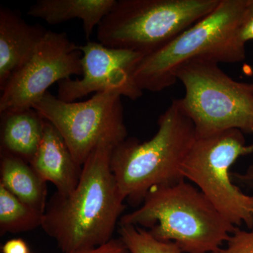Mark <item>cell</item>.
<instances>
[{"label":"cell","instance_id":"obj_16","mask_svg":"<svg viewBox=\"0 0 253 253\" xmlns=\"http://www.w3.org/2000/svg\"><path fill=\"white\" fill-rule=\"evenodd\" d=\"M44 213L20 201L0 184V234H17L42 226Z\"/></svg>","mask_w":253,"mask_h":253},{"label":"cell","instance_id":"obj_3","mask_svg":"<svg viewBox=\"0 0 253 253\" xmlns=\"http://www.w3.org/2000/svg\"><path fill=\"white\" fill-rule=\"evenodd\" d=\"M158 131L150 140L141 142L126 138L115 146L111 168L126 201L142 204L156 186L184 180L181 167L196 139L195 126L179 99L159 116Z\"/></svg>","mask_w":253,"mask_h":253},{"label":"cell","instance_id":"obj_15","mask_svg":"<svg viewBox=\"0 0 253 253\" xmlns=\"http://www.w3.org/2000/svg\"><path fill=\"white\" fill-rule=\"evenodd\" d=\"M0 184L20 201L44 213L46 182L37 174L30 163L11 154L1 153Z\"/></svg>","mask_w":253,"mask_h":253},{"label":"cell","instance_id":"obj_6","mask_svg":"<svg viewBox=\"0 0 253 253\" xmlns=\"http://www.w3.org/2000/svg\"><path fill=\"white\" fill-rule=\"evenodd\" d=\"M185 94L179 99L196 137L229 129L253 134V83L232 79L218 63L194 60L176 73Z\"/></svg>","mask_w":253,"mask_h":253},{"label":"cell","instance_id":"obj_8","mask_svg":"<svg viewBox=\"0 0 253 253\" xmlns=\"http://www.w3.org/2000/svg\"><path fill=\"white\" fill-rule=\"evenodd\" d=\"M121 96L119 91L107 90L95 93L86 101L66 102L47 91L33 109L59 131L83 166L104 138H127Z\"/></svg>","mask_w":253,"mask_h":253},{"label":"cell","instance_id":"obj_14","mask_svg":"<svg viewBox=\"0 0 253 253\" xmlns=\"http://www.w3.org/2000/svg\"><path fill=\"white\" fill-rule=\"evenodd\" d=\"M116 2L117 0H39L30 7L28 15L51 25L79 18L89 40L94 28L99 26Z\"/></svg>","mask_w":253,"mask_h":253},{"label":"cell","instance_id":"obj_7","mask_svg":"<svg viewBox=\"0 0 253 253\" xmlns=\"http://www.w3.org/2000/svg\"><path fill=\"white\" fill-rule=\"evenodd\" d=\"M252 153L253 143L246 144L244 133L229 129L196 137L181 167L184 179L196 184L226 220L248 229H253V196L234 184L230 169Z\"/></svg>","mask_w":253,"mask_h":253},{"label":"cell","instance_id":"obj_9","mask_svg":"<svg viewBox=\"0 0 253 253\" xmlns=\"http://www.w3.org/2000/svg\"><path fill=\"white\" fill-rule=\"evenodd\" d=\"M82 52L66 33L48 31L26 64L6 83L0 113L33 108L54 83L82 76Z\"/></svg>","mask_w":253,"mask_h":253},{"label":"cell","instance_id":"obj_18","mask_svg":"<svg viewBox=\"0 0 253 253\" xmlns=\"http://www.w3.org/2000/svg\"><path fill=\"white\" fill-rule=\"evenodd\" d=\"M212 253H253V229L237 228L226 241L225 247Z\"/></svg>","mask_w":253,"mask_h":253},{"label":"cell","instance_id":"obj_22","mask_svg":"<svg viewBox=\"0 0 253 253\" xmlns=\"http://www.w3.org/2000/svg\"><path fill=\"white\" fill-rule=\"evenodd\" d=\"M250 184L253 187V171L251 172V176H250Z\"/></svg>","mask_w":253,"mask_h":253},{"label":"cell","instance_id":"obj_20","mask_svg":"<svg viewBox=\"0 0 253 253\" xmlns=\"http://www.w3.org/2000/svg\"><path fill=\"white\" fill-rule=\"evenodd\" d=\"M74 253H129L121 239H112L99 247Z\"/></svg>","mask_w":253,"mask_h":253},{"label":"cell","instance_id":"obj_2","mask_svg":"<svg viewBox=\"0 0 253 253\" xmlns=\"http://www.w3.org/2000/svg\"><path fill=\"white\" fill-rule=\"evenodd\" d=\"M118 224L148 229L156 239L175 243L183 253L214 252L239 228L186 179L153 188L139 208L123 215Z\"/></svg>","mask_w":253,"mask_h":253},{"label":"cell","instance_id":"obj_4","mask_svg":"<svg viewBox=\"0 0 253 253\" xmlns=\"http://www.w3.org/2000/svg\"><path fill=\"white\" fill-rule=\"evenodd\" d=\"M249 0H220L212 12L158 51L145 56L134 80L142 90L158 92L176 83V73L184 63L204 60L235 63L246 58V43L240 36Z\"/></svg>","mask_w":253,"mask_h":253},{"label":"cell","instance_id":"obj_17","mask_svg":"<svg viewBox=\"0 0 253 253\" xmlns=\"http://www.w3.org/2000/svg\"><path fill=\"white\" fill-rule=\"evenodd\" d=\"M118 232L130 253H183L175 243L156 239L143 228L119 225Z\"/></svg>","mask_w":253,"mask_h":253},{"label":"cell","instance_id":"obj_5","mask_svg":"<svg viewBox=\"0 0 253 253\" xmlns=\"http://www.w3.org/2000/svg\"><path fill=\"white\" fill-rule=\"evenodd\" d=\"M220 0H118L97 27L109 47L147 56L217 7Z\"/></svg>","mask_w":253,"mask_h":253},{"label":"cell","instance_id":"obj_11","mask_svg":"<svg viewBox=\"0 0 253 253\" xmlns=\"http://www.w3.org/2000/svg\"><path fill=\"white\" fill-rule=\"evenodd\" d=\"M48 30L26 22L9 8H0V90L26 64Z\"/></svg>","mask_w":253,"mask_h":253},{"label":"cell","instance_id":"obj_10","mask_svg":"<svg viewBox=\"0 0 253 253\" xmlns=\"http://www.w3.org/2000/svg\"><path fill=\"white\" fill-rule=\"evenodd\" d=\"M82 52L81 79L59 82L57 97L73 102L91 93L118 90L131 100L139 99L143 91L134 74L144 55L131 50L109 47L99 42L89 41L79 46Z\"/></svg>","mask_w":253,"mask_h":253},{"label":"cell","instance_id":"obj_21","mask_svg":"<svg viewBox=\"0 0 253 253\" xmlns=\"http://www.w3.org/2000/svg\"><path fill=\"white\" fill-rule=\"evenodd\" d=\"M2 253H30L26 241L21 239H14L6 241L2 246Z\"/></svg>","mask_w":253,"mask_h":253},{"label":"cell","instance_id":"obj_19","mask_svg":"<svg viewBox=\"0 0 253 253\" xmlns=\"http://www.w3.org/2000/svg\"><path fill=\"white\" fill-rule=\"evenodd\" d=\"M240 36L244 43L253 40V0H249L241 23Z\"/></svg>","mask_w":253,"mask_h":253},{"label":"cell","instance_id":"obj_12","mask_svg":"<svg viewBox=\"0 0 253 253\" xmlns=\"http://www.w3.org/2000/svg\"><path fill=\"white\" fill-rule=\"evenodd\" d=\"M30 165L43 180L54 184L56 192L61 195L75 189L83 169L59 131L46 121L41 144Z\"/></svg>","mask_w":253,"mask_h":253},{"label":"cell","instance_id":"obj_13","mask_svg":"<svg viewBox=\"0 0 253 253\" xmlns=\"http://www.w3.org/2000/svg\"><path fill=\"white\" fill-rule=\"evenodd\" d=\"M1 115V153L30 163L42 139L45 120L36 110L5 111Z\"/></svg>","mask_w":253,"mask_h":253},{"label":"cell","instance_id":"obj_1","mask_svg":"<svg viewBox=\"0 0 253 253\" xmlns=\"http://www.w3.org/2000/svg\"><path fill=\"white\" fill-rule=\"evenodd\" d=\"M123 141L116 136L100 141L83 165L75 189L55 193L46 204L41 227L63 253L94 249L112 239L126 208L111 168L113 150Z\"/></svg>","mask_w":253,"mask_h":253}]
</instances>
